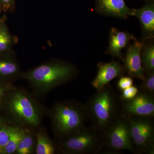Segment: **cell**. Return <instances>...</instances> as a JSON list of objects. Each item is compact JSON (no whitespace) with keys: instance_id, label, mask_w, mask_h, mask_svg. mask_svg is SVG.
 Segmentation results:
<instances>
[{"instance_id":"cell-1","label":"cell","mask_w":154,"mask_h":154,"mask_svg":"<svg viewBox=\"0 0 154 154\" xmlns=\"http://www.w3.org/2000/svg\"><path fill=\"white\" fill-rule=\"evenodd\" d=\"M1 105L12 125L34 130L40 127L45 110L28 91L15 86L6 94Z\"/></svg>"},{"instance_id":"cell-2","label":"cell","mask_w":154,"mask_h":154,"mask_svg":"<svg viewBox=\"0 0 154 154\" xmlns=\"http://www.w3.org/2000/svg\"><path fill=\"white\" fill-rule=\"evenodd\" d=\"M78 71L72 64L54 61L21 73L20 77L28 82L34 95L42 96L72 79L77 75Z\"/></svg>"},{"instance_id":"cell-3","label":"cell","mask_w":154,"mask_h":154,"mask_svg":"<svg viewBox=\"0 0 154 154\" xmlns=\"http://www.w3.org/2000/svg\"><path fill=\"white\" fill-rule=\"evenodd\" d=\"M97 91L85 106L91 126L102 133L122 113V101L109 84Z\"/></svg>"},{"instance_id":"cell-4","label":"cell","mask_w":154,"mask_h":154,"mask_svg":"<svg viewBox=\"0 0 154 154\" xmlns=\"http://www.w3.org/2000/svg\"><path fill=\"white\" fill-rule=\"evenodd\" d=\"M48 115L58 140L85 126L88 120L85 104L75 100L56 102L48 110Z\"/></svg>"},{"instance_id":"cell-5","label":"cell","mask_w":154,"mask_h":154,"mask_svg":"<svg viewBox=\"0 0 154 154\" xmlns=\"http://www.w3.org/2000/svg\"><path fill=\"white\" fill-rule=\"evenodd\" d=\"M57 148L65 154H96L103 151V134L93 127L85 126L58 140Z\"/></svg>"},{"instance_id":"cell-6","label":"cell","mask_w":154,"mask_h":154,"mask_svg":"<svg viewBox=\"0 0 154 154\" xmlns=\"http://www.w3.org/2000/svg\"><path fill=\"white\" fill-rule=\"evenodd\" d=\"M104 148L107 154L129 150L136 153L130 133L128 116L122 113L102 132Z\"/></svg>"},{"instance_id":"cell-7","label":"cell","mask_w":154,"mask_h":154,"mask_svg":"<svg viewBox=\"0 0 154 154\" xmlns=\"http://www.w3.org/2000/svg\"><path fill=\"white\" fill-rule=\"evenodd\" d=\"M128 115L131 137L136 153L154 154L153 117Z\"/></svg>"},{"instance_id":"cell-8","label":"cell","mask_w":154,"mask_h":154,"mask_svg":"<svg viewBox=\"0 0 154 154\" xmlns=\"http://www.w3.org/2000/svg\"><path fill=\"white\" fill-rule=\"evenodd\" d=\"M122 113L127 115L154 117V95L139 90L132 99L122 101Z\"/></svg>"},{"instance_id":"cell-9","label":"cell","mask_w":154,"mask_h":154,"mask_svg":"<svg viewBox=\"0 0 154 154\" xmlns=\"http://www.w3.org/2000/svg\"><path fill=\"white\" fill-rule=\"evenodd\" d=\"M145 41H139L137 39L127 48L124 57V67L125 72L129 76L141 80L144 79L146 72L142 64L141 51Z\"/></svg>"},{"instance_id":"cell-10","label":"cell","mask_w":154,"mask_h":154,"mask_svg":"<svg viewBox=\"0 0 154 154\" xmlns=\"http://www.w3.org/2000/svg\"><path fill=\"white\" fill-rule=\"evenodd\" d=\"M97 67V75L91 83L92 86L97 90L105 87L113 79L123 76L125 73L124 66L118 61L99 63Z\"/></svg>"},{"instance_id":"cell-11","label":"cell","mask_w":154,"mask_h":154,"mask_svg":"<svg viewBox=\"0 0 154 154\" xmlns=\"http://www.w3.org/2000/svg\"><path fill=\"white\" fill-rule=\"evenodd\" d=\"M139 20L141 28V41H146L154 37V4L151 1L141 8L133 9L132 16Z\"/></svg>"},{"instance_id":"cell-12","label":"cell","mask_w":154,"mask_h":154,"mask_svg":"<svg viewBox=\"0 0 154 154\" xmlns=\"http://www.w3.org/2000/svg\"><path fill=\"white\" fill-rule=\"evenodd\" d=\"M96 9L101 15L125 19L132 16L133 11L124 0H96Z\"/></svg>"},{"instance_id":"cell-13","label":"cell","mask_w":154,"mask_h":154,"mask_svg":"<svg viewBox=\"0 0 154 154\" xmlns=\"http://www.w3.org/2000/svg\"><path fill=\"white\" fill-rule=\"evenodd\" d=\"M136 39L135 37L131 33L112 28L109 33V45L106 54H110L113 57L118 58L123 63L124 57L122 51L127 47L130 42Z\"/></svg>"},{"instance_id":"cell-14","label":"cell","mask_w":154,"mask_h":154,"mask_svg":"<svg viewBox=\"0 0 154 154\" xmlns=\"http://www.w3.org/2000/svg\"><path fill=\"white\" fill-rule=\"evenodd\" d=\"M21 74L19 63L11 52L7 57L0 59V78L11 82V80L20 77Z\"/></svg>"},{"instance_id":"cell-15","label":"cell","mask_w":154,"mask_h":154,"mask_svg":"<svg viewBox=\"0 0 154 154\" xmlns=\"http://www.w3.org/2000/svg\"><path fill=\"white\" fill-rule=\"evenodd\" d=\"M35 131L36 146L35 154H54L57 147L51 139L46 130L43 128H38Z\"/></svg>"},{"instance_id":"cell-16","label":"cell","mask_w":154,"mask_h":154,"mask_svg":"<svg viewBox=\"0 0 154 154\" xmlns=\"http://www.w3.org/2000/svg\"><path fill=\"white\" fill-rule=\"evenodd\" d=\"M36 146L35 130L28 128H23L21 140L15 154L35 153Z\"/></svg>"},{"instance_id":"cell-17","label":"cell","mask_w":154,"mask_h":154,"mask_svg":"<svg viewBox=\"0 0 154 154\" xmlns=\"http://www.w3.org/2000/svg\"><path fill=\"white\" fill-rule=\"evenodd\" d=\"M142 64L145 71H154V44L153 38L145 41L141 51Z\"/></svg>"},{"instance_id":"cell-18","label":"cell","mask_w":154,"mask_h":154,"mask_svg":"<svg viewBox=\"0 0 154 154\" xmlns=\"http://www.w3.org/2000/svg\"><path fill=\"white\" fill-rule=\"evenodd\" d=\"M23 133V128L14 125H10V133L8 143L2 154H15Z\"/></svg>"},{"instance_id":"cell-19","label":"cell","mask_w":154,"mask_h":154,"mask_svg":"<svg viewBox=\"0 0 154 154\" xmlns=\"http://www.w3.org/2000/svg\"><path fill=\"white\" fill-rule=\"evenodd\" d=\"M10 33L5 25H0V53L10 52L16 39Z\"/></svg>"},{"instance_id":"cell-20","label":"cell","mask_w":154,"mask_h":154,"mask_svg":"<svg viewBox=\"0 0 154 154\" xmlns=\"http://www.w3.org/2000/svg\"><path fill=\"white\" fill-rule=\"evenodd\" d=\"M140 91L154 94V71L146 72L144 79L140 85Z\"/></svg>"},{"instance_id":"cell-21","label":"cell","mask_w":154,"mask_h":154,"mask_svg":"<svg viewBox=\"0 0 154 154\" xmlns=\"http://www.w3.org/2000/svg\"><path fill=\"white\" fill-rule=\"evenodd\" d=\"M9 133L10 125L6 124L0 127V154H2L3 149L8 143Z\"/></svg>"},{"instance_id":"cell-22","label":"cell","mask_w":154,"mask_h":154,"mask_svg":"<svg viewBox=\"0 0 154 154\" xmlns=\"http://www.w3.org/2000/svg\"><path fill=\"white\" fill-rule=\"evenodd\" d=\"M139 90L136 86H131L122 91L120 95V99L122 101H128L134 98L138 94Z\"/></svg>"},{"instance_id":"cell-23","label":"cell","mask_w":154,"mask_h":154,"mask_svg":"<svg viewBox=\"0 0 154 154\" xmlns=\"http://www.w3.org/2000/svg\"><path fill=\"white\" fill-rule=\"evenodd\" d=\"M15 87L11 82H0V105H2L3 99L10 90Z\"/></svg>"},{"instance_id":"cell-24","label":"cell","mask_w":154,"mask_h":154,"mask_svg":"<svg viewBox=\"0 0 154 154\" xmlns=\"http://www.w3.org/2000/svg\"><path fill=\"white\" fill-rule=\"evenodd\" d=\"M134 81L132 78L129 76H122L120 77L117 83V88L122 91L126 88H129L133 85Z\"/></svg>"},{"instance_id":"cell-25","label":"cell","mask_w":154,"mask_h":154,"mask_svg":"<svg viewBox=\"0 0 154 154\" xmlns=\"http://www.w3.org/2000/svg\"><path fill=\"white\" fill-rule=\"evenodd\" d=\"M0 7L5 12H11L15 8V0H0Z\"/></svg>"},{"instance_id":"cell-26","label":"cell","mask_w":154,"mask_h":154,"mask_svg":"<svg viewBox=\"0 0 154 154\" xmlns=\"http://www.w3.org/2000/svg\"><path fill=\"white\" fill-rule=\"evenodd\" d=\"M6 123H7V121L6 119L2 116H0V127L7 124Z\"/></svg>"}]
</instances>
